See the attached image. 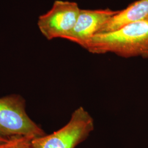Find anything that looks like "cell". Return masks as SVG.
Here are the masks:
<instances>
[{
	"label": "cell",
	"instance_id": "1",
	"mask_svg": "<svg viewBox=\"0 0 148 148\" xmlns=\"http://www.w3.org/2000/svg\"><path fill=\"white\" fill-rule=\"evenodd\" d=\"M93 54L114 53L122 58L148 59V21L127 24L95 35L86 49Z\"/></svg>",
	"mask_w": 148,
	"mask_h": 148
},
{
	"label": "cell",
	"instance_id": "2",
	"mask_svg": "<svg viewBox=\"0 0 148 148\" xmlns=\"http://www.w3.org/2000/svg\"><path fill=\"white\" fill-rule=\"evenodd\" d=\"M94 128L93 117L80 106L60 129L51 134L32 139L31 148H75L89 137Z\"/></svg>",
	"mask_w": 148,
	"mask_h": 148
},
{
	"label": "cell",
	"instance_id": "3",
	"mask_svg": "<svg viewBox=\"0 0 148 148\" xmlns=\"http://www.w3.org/2000/svg\"><path fill=\"white\" fill-rule=\"evenodd\" d=\"M46 133L29 117L25 101L21 95L0 98V136L5 138L22 136L32 139Z\"/></svg>",
	"mask_w": 148,
	"mask_h": 148
},
{
	"label": "cell",
	"instance_id": "4",
	"mask_svg": "<svg viewBox=\"0 0 148 148\" xmlns=\"http://www.w3.org/2000/svg\"><path fill=\"white\" fill-rule=\"evenodd\" d=\"M81 8L76 2L56 0L51 9L38 17L37 26L48 40H67L76 23Z\"/></svg>",
	"mask_w": 148,
	"mask_h": 148
},
{
	"label": "cell",
	"instance_id": "5",
	"mask_svg": "<svg viewBox=\"0 0 148 148\" xmlns=\"http://www.w3.org/2000/svg\"><path fill=\"white\" fill-rule=\"evenodd\" d=\"M118 12L109 8L81 9L74 29L67 40L86 49L92 37Z\"/></svg>",
	"mask_w": 148,
	"mask_h": 148
},
{
	"label": "cell",
	"instance_id": "6",
	"mask_svg": "<svg viewBox=\"0 0 148 148\" xmlns=\"http://www.w3.org/2000/svg\"><path fill=\"white\" fill-rule=\"evenodd\" d=\"M148 18V0H138L125 9L119 11L101 28L97 34L113 32L128 24L147 20Z\"/></svg>",
	"mask_w": 148,
	"mask_h": 148
},
{
	"label": "cell",
	"instance_id": "7",
	"mask_svg": "<svg viewBox=\"0 0 148 148\" xmlns=\"http://www.w3.org/2000/svg\"><path fill=\"white\" fill-rule=\"evenodd\" d=\"M32 139L22 136L8 138L5 142L0 143V148H31Z\"/></svg>",
	"mask_w": 148,
	"mask_h": 148
},
{
	"label": "cell",
	"instance_id": "8",
	"mask_svg": "<svg viewBox=\"0 0 148 148\" xmlns=\"http://www.w3.org/2000/svg\"><path fill=\"white\" fill-rule=\"evenodd\" d=\"M7 139L8 138H5L3 137L0 136V143H3V142H5L7 140Z\"/></svg>",
	"mask_w": 148,
	"mask_h": 148
},
{
	"label": "cell",
	"instance_id": "9",
	"mask_svg": "<svg viewBox=\"0 0 148 148\" xmlns=\"http://www.w3.org/2000/svg\"><path fill=\"white\" fill-rule=\"evenodd\" d=\"M147 21H148V19H147Z\"/></svg>",
	"mask_w": 148,
	"mask_h": 148
}]
</instances>
